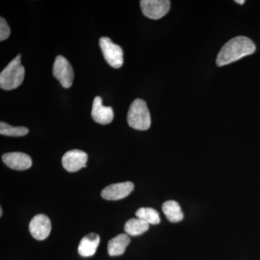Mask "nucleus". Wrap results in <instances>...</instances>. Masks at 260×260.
Listing matches in <instances>:
<instances>
[{"label": "nucleus", "instance_id": "f257e3e1", "mask_svg": "<svg viewBox=\"0 0 260 260\" xmlns=\"http://www.w3.org/2000/svg\"><path fill=\"white\" fill-rule=\"evenodd\" d=\"M256 47L254 42L249 38L237 37L231 39L219 51L216 64L219 67L224 66L239 60L254 53Z\"/></svg>", "mask_w": 260, "mask_h": 260}, {"label": "nucleus", "instance_id": "f03ea898", "mask_svg": "<svg viewBox=\"0 0 260 260\" xmlns=\"http://www.w3.org/2000/svg\"><path fill=\"white\" fill-rule=\"evenodd\" d=\"M25 68L21 64V55L19 54L10 61L0 74V87L5 90H14L23 83Z\"/></svg>", "mask_w": 260, "mask_h": 260}, {"label": "nucleus", "instance_id": "7ed1b4c3", "mask_svg": "<svg viewBox=\"0 0 260 260\" xmlns=\"http://www.w3.org/2000/svg\"><path fill=\"white\" fill-rule=\"evenodd\" d=\"M129 126L137 130H147L151 124L150 112L146 103L142 99H136L130 105L127 114Z\"/></svg>", "mask_w": 260, "mask_h": 260}, {"label": "nucleus", "instance_id": "20e7f679", "mask_svg": "<svg viewBox=\"0 0 260 260\" xmlns=\"http://www.w3.org/2000/svg\"><path fill=\"white\" fill-rule=\"evenodd\" d=\"M106 61L112 68H120L124 63V52L120 46L114 44L109 38L102 37L99 41Z\"/></svg>", "mask_w": 260, "mask_h": 260}, {"label": "nucleus", "instance_id": "39448f33", "mask_svg": "<svg viewBox=\"0 0 260 260\" xmlns=\"http://www.w3.org/2000/svg\"><path fill=\"white\" fill-rule=\"evenodd\" d=\"M53 75L63 88H69L73 85L74 79L73 67L64 56H56L53 66Z\"/></svg>", "mask_w": 260, "mask_h": 260}, {"label": "nucleus", "instance_id": "423d86ee", "mask_svg": "<svg viewBox=\"0 0 260 260\" xmlns=\"http://www.w3.org/2000/svg\"><path fill=\"white\" fill-rule=\"evenodd\" d=\"M140 6L145 16L158 20L167 14L170 10L171 2L169 0H142Z\"/></svg>", "mask_w": 260, "mask_h": 260}, {"label": "nucleus", "instance_id": "0eeeda50", "mask_svg": "<svg viewBox=\"0 0 260 260\" xmlns=\"http://www.w3.org/2000/svg\"><path fill=\"white\" fill-rule=\"evenodd\" d=\"M51 230V221L47 215L39 214L36 215L29 224V231L34 239L43 241L47 239Z\"/></svg>", "mask_w": 260, "mask_h": 260}, {"label": "nucleus", "instance_id": "6e6552de", "mask_svg": "<svg viewBox=\"0 0 260 260\" xmlns=\"http://www.w3.org/2000/svg\"><path fill=\"white\" fill-rule=\"evenodd\" d=\"M88 155L80 150L67 152L61 159L63 167L69 172H76L87 167Z\"/></svg>", "mask_w": 260, "mask_h": 260}, {"label": "nucleus", "instance_id": "1a4fd4ad", "mask_svg": "<svg viewBox=\"0 0 260 260\" xmlns=\"http://www.w3.org/2000/svg\"><path fill=\"white\" fill-rule=\"evenodd\" d=\"M134 184L130 181L111 184L103 189L102 197L107 200L124 199L134 190Z\"/></svg>", "mask_w": 260, "mask_h": 260}, {"label": "nucleus", "instance_id": "9d476101", "mask_svg": "<svg viewBox=\"0 0 260 260\" xmlns=\"http://www.w3.org/2000/svg\"><path fill=\"white\" fill-rule=\"evenodd\" d=\"M3 161L7 167L17 171L26 170L32 166L31 158L27 154L20 152L4 154L3 155Z\"/></svg>", "mask_w": 260, "mask_h": 260}, {"label": "nucleus", "instance_id": "9b49d317", "mask_svg": "<svg viewBox=\"0 0 260 260\" xmlns=\"http://www.w3.org/2000/svg\"><path fill=\"white\" fill-rule=\"evenodd\" d=\"M92 118L99 124H110L114 119V111L110 107L103 105L102 99L97 96L94 99L91 112Z\"/></svg>", "mask_w": 260, "mask_h": 260}, {"label": "nucleus", "instance_id": "f8f14e48", "mask_svg": "<svg viewBox=\"0 0 260 260\" xmlns=\"http://www.w3.org/2000/svg\"><path fill=\"white\" fill-rule=\"evenodd\" d=\"M100 243V237L95 233H91L84 237L78 246V253L83 257H89L95 254Z\"/></svg>", "mask_w": 260, "mask_h": 260}, {"label": "nucleus", "instance_id": "ddd939ff", "mask_svg": "<svg viewBox=\"0 0 260 260\" xmlns=\"http://www.w3.org/2000/svg\"><path fill=\"white\" fill-rule=\"evenodd\" d=\"M130 242L131 241L127 234H119L108 243V253L112 256L121 255L124 254Z\"/></svg>", "mask_w": 260, "mask_h": 260}, {"label": "nucleus", "instance_id": "4468645a", "mask_svg": "<svg viewBox=\"0 0 260 260\" xmlns=\"http://www.w3.org/2000/svg\"><path fill=\"white\" fill-rule=\"evenodd\" d=\"M162 210L169 221L177 223L184 218V214L177 202L169 200L162 204Z\"/></svg>", "mask_w": 260, "mask_h": 260}, {"label": "nucleus", "instance_id": "2eb2a0df", "mask_svg": "<svg viewBox=\"0 0 260 260\" xmlns=\"http://www.w3.org/2000/svg\"><path fill=\"white\" fill-rule=\"evenodd\" d=\"M124 229L127 235L136 237L148 232L149 224L138 218H132L126 222Z\"/></svg>", "mask_w": 260, "mask_h": 260}, {"label": "nucleus", "instance_id": "dca6fc26", "mask_svg": "<svg viewBox=\"0 0 260 260\" xmlns=\"http://www.w3.org/2000/svg\"><path fill=\"white\" fill-rule=\"evenodd\" d=\"M137 218L144 220L147 223L157 225L160 222L158 212L151 208H141L135 213Z\"/></svg>", "mask_w": 260, "mask_h": 260}, {"label": "nucleus", "instance_id": "f3484780", "mask_svg": "<svg viewBox=\"0 0 260 260\" xmlns=\"http://www.w3.org/2000/svg\"><path fill=\"white\" fill-rule=\"evenodd\" d=\"M28 129L24 126H12L7 123L0 122V134L10 137L25 136L28 133Z\"/></svg>", "mask_w": 260, "mask_h": 260}, {"label": "nucleus", "instance_id": "a211bd4d", "mask_svg": "<svg viewBox=\"0 0 260 260\" xmlns=\"http://www.w3.org/2000/svg\"><path fill=\"white\" fill-rule=\"evenodd\" d=\"M10 35V28L5 19L0 18V41L6 40Z\"/></svg>", "mask_w": 260, "mask_h": 260}, {"label": "nucleus", "instance_id": "6ab92c4d", "mask_svg": "<svg viewBox=\"0 0 260 260\" xmlns=\"http://www.w3.org/2000/svg\"><path fill=\"white\" fill-rule=\"evenodd\" d=\"M235 3L239 5H244L245 1L244 0H236Z\"/></svg>", "mask_w": 260, "mask_h": 260}, {"label": "nucleus", "instance_id": "aec40b11", "mask_svg": "<svg viewBox=\"0 0 260 260\" xmlns=\"http://www.w3.org/2000/svg\"><path fill=\"white\" fill-rule=\"evenodd\" d=\"M0 215H3V210H2V208H1V209H0Z\"/></svg>", "mask_w": 260, "mask_h": 260}]
</instances>
